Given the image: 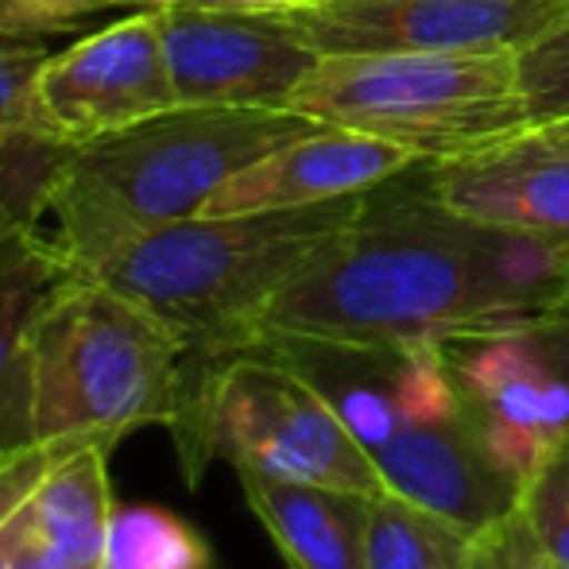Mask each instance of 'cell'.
I'll return each instance as SVG.
<instances>
[{
	"instance_id": "6da1fadb",
	"label": "cell",
	"mask_w": 569,
	"mask_h": 569,
	"mask_svg": "<svg viewBox=\"0 0 569 569\" xmlns=\"http://www.w3.org/2000/svg\"><path fill=\"white\" fill-rule=\"evenodd\" d=\"M403 174L368 190L357 218L268 302L256 338L442 345L523 326L569 291V237L461 218L438 202L427 163L411 187Z\"/></svg>"
},
{
	"instance_id": "7a4b0ae2",
	"label": "cell",
	"mask_w": 569,
	"mask_h": 569,
	"mask_svg": "<svg viewBox=\"0 0 569 569\" xmlns=\"http://www.w3.org/2000/svg\"><path fill=\"white\" fill-rule=\"evenodd\" d=\"M368 194L322 206L237 218H187L124 240L86 276L171 326L187 345L182 411L194 403L202 376L229 352L256 341L268 302L302 271V263L360 213ZM179 427V422H174Z\"/></svg>"
},
{
	"instance_id": "3957f363",
	"label": "cell",
	"mask_w": 569,
	"mask_h": 569,
	"mask_svg": "<svg viewBox=\"0 0 569 569\" xmlns=\"http://www.w3.org/2000/svg\"><path fill=\"white\" fill-rule=\"evenodd\" d=\"M310 128L291 109L174 106L82 143L51 198L54 240L86 276L124 240L198 218L232 174Z\"/></svg>"
},
{
	"instance_id": "277c9868",
	"label": "cell",
	"mask_w": 569,
	"mask_h": 569,
	"mask_svg": "<svg viewBox=\"0 0 569 569\" xmlns=\"http://www.w3.org/2000/svg\"><path fill=\"white\" fill-rule=\"evenodd\" d=\"M187 345L98 276H74L39 310L28 345V438L174 430Z\"/></svg>"
},
{
	"instance_id": "5b68a950",
	"label": "cell",
	"mask_w": 569,
	"mask_h": 569,
	"mask_svg": "<svg viewBox=\"0 0 569 569\" xmlns=\"http://www.w3.org/2000/svg\"><path fill=\"white\" fill-rule=\"evenodd\" d=\"M291 113L396 143L415 163H450L535 128L519 54H326Z\"/></svg>"
},
{
	"instance_id": "8992f818",
	"label": "cell",
	"mask_w": 569,
	"mask_h": 569,
	"mask_svg": "<svg viewBox=\"0 0 569 569\" xmlns=\"http://www.w3.org/2000/svg\"><path fill=\"white\" fill-rule=\"evenodd\" d=\"M187 485L210 461L299 485H330L380 496L383 477L341 415L260 345L221 357L202 376L194 403L171 430Z\"/></svg>"
},
{
	"instance_id": "52a82bcc",
	"label": "cell",
	"mask_w": 569,
	"mask_h": 569,
	"mask_svg": "<svg viewBox=\"0 0 569 569\" xmlns=\"http://www.w3.org/2000/svg\"><path fill=\"white\" fill-rule=\"evenodd\" d=\"M106 438L0 446V569H98L113 511Z\"/></svg>"
},
{
	"instance_id": "ba28073f",
	"label": "cell",
	"mask_w": 569,
	"mask_h": 569,
	"mask_svg": "<svg viewBox=\"0 0 569 569\" xmlns=\"http://www.w3.org/2000/svg\"><path fill=\"white\" fill-rule=\"evenodd\" d=\"M318 54H523L569 23V0H322L283 16Z\"/></svg>"
},
{
	"instance_id": "9c48e42d",
	"label": "cell",
	"mask_w": 569,
	"mask_h": 569,
	"mask_svg": "<svg viewBox=\"0 0 569 569\" xmlns=\"http://www.w3.org/2000/svg\"><path fill=\"white\" fill-rule=\"evenodd\" d=\"M174 106L179 93L156 12H132L82 36L67 51L47 54L36 74V128L67 148H82Z\"/></svg>"
},
{
	"instance_id": "30bf717a",
	"label": "cell",
	"mask_w": 569,
	"mask_h": 569,
	"mask_svg": "<svg viewBox=\"0 0 569 569\" xmlns=\"http://www.w3.org/2000/svg\"><path fill=\"white\" fill-rule=\"evenodd\" d=\"M167 67L179 106L291 109L322 54L271 12H232L194 0L159 8Z\"/></svg>"
},
{
	"instance_id": "8fae6325",
	"label": "cell",
	"mask_w": 569,
	"mask_h": 569,
	"mask_svg": "<svg viewBox=\"0 0 569 569\" xmlns=\"http://www.w3.org/2000/svg\"><path fill=\"white\" fill-rule=\"evenodd\" d=\"M252 345L291 365L341 415L368 457L407 422L461 415L442 345H368L295 333H268Z\"/></svg>"
},
{
	"instance_id": "7c38bea8",
	"label": "cell",
	"mask_w": 569,
	"mask_h": 569,
	"mask_svg": "<svg viewBox=\"0 0 569 569\" xmlns=\"http://www.w3.org/2000/svg\"><path fill=\"white\" fill-rule=\"evenodd\" d=\"M461 411L485 453L523 485L569 438V380L523 326L477 330L442 341Z\"/></svg>"
},
{
	"instance_id": "4fadbf2b",
	"label": "cell",
	"mask_w": 569,
	"mask_h": 569,
	"mask_svg": "<svg viewBox=\"0 0 569 569\" xmlns=\"http://www.w3.org/2000/svg\"><path fill=\"white\" fill-rule=\"evenodd\" d=\"M415 167L407 151L349 128L315 124L310 132L279 143L252 167L232 174L226 187L210 198L206 218H237V213L299 210L338 198L368 194L388 179Z\"/></svg>"
},
{
	"instance_id": "5bb4252c",
	"label": "cell",
	"mask_w": 569,
	"mask_h": 569,
	"mask_svg": "<svg viewBox=\"0 0 569 569\" xmlns=\"http://www.w3.org/2000/svg\"><path fill=\"white\" fill-rule=\"evenodd\" d=\"M427 167L438 202L461 218L569 237V143L547 128H527L485 151Z\"/></svg>"
},
{
	"instance_id": "9a60e30c",
	"label": "cell",
	"mask_w": 569,
	"mask_h": 569,
	"mask_svg": "<svg viewBox=\"0 0 569 569\" xmlns=\"http://www.w3.org/2000/svg\"><path fill=\"white\" fill-rule=\"evenodd\" d=\"M372 461L388 492L450 519L469 535H480L519 503V485L485 453L465 411L407 422L372 450Z\"/></svg>"
},
{
	"instance_id": "2e32d148",
	"label": "cell",
	"mask_w": 569,
	"mask_h": 569,
	"mask_svg": "<svg viewBox=\"0 0 569 569\" xmlns=\"http://www.w3.org/2000/svg\"><path fill=\"white\" fill-rule=\"evenodd\" d=\"M237 480L287 569H365L372 496L260 472H237Z\"/></svg>"
},
{
	"instance_id": "e0dca14e",
	"label": "cell",
	"mask_w": 569,
	"mask_h": 569,
	"mask_svg": "<svg viewBox=\"0 0 569 569\" xmlns=\"http://www.w3.org/2000/svg\"><path fill=\"white\" fill-rule=\"evenodd\" d=\"M74 276L54 237L0 226V446L28 442V345L39 310Z\"/></svg>"
},
{
	"instance_id": "ac0fdd59",
	"label": "cell",
	"mask_w": 569,
	"mask_h": 569,
	"mask_svg": "<svg viewBox=\"0 0 569 569\" xmlns=\"http://www.w3.org/2000/svg\"><path fill=\"white\" fill-rule=\"evenodd\" d=\"M472 535L403 496H372L368 503L365 569H469Z\"/></svg>"
},
{
	"instance_id": "d6986e66",
	"label": "cell",
	"mask_w": 569,
	"mask_h": 569,
	"mask_svg": "<svg viewBox=\"0 0 569 569\" xmlns=\"http://www.w3.org/2000/svg\"><path fill=\"white\" fill-rule=\"evenodd\" d=\"M98 569H213V550L163 503L113 500Z\"/></svg>"
},
{
	"instance_id": "ffe728a7",
	"label": "cell",
	"mask_w": 569,
	"mask_h": 569,
	"mask_svg": "<svg viewBox=\"0 0 569 569\" xmlns=\"http://www.w3.org/2000/svg\"><path fill=\"white\" fill-rule=\"evenodd\" d=\"M70 156L74 148L39 128L0 132V226L39 229V221L51 218V198Z\"/></svg>"
},
{
	"instance_id": "44dd1931",
	"label": "cell",
	"mask_w": 569,
	"mask_h": 569,
	"mask_svg": "<svg viewBox=\"0 0 569 569\" xmlns=\"http://www.w3.org/2000/svg\"><path fill=\"white\" fill-rule=\"evenodd\" d=\"M519 511L539 539L542 555L558 569H569V438L535 465L519 485Z\"/></svg>"
},
{
	"instance_id": "7402d4cb",
	"label": "cell",
	"mask_w": 569,
	"mask_h": 569,
	"mask_svg": "<svg viewBox=\"0 0 569 569\" xmlns=\"http://www.w3.org/2000/svg\"><path fill=\"white\" fill-rule=\"evenodd\" d=\"M519 86L535 128L569 117V23L519 54Z\"/></svg>"
},
{
	"instance_id": "603a6c76",
	"label": "cell",
	"mask_w": 569,
	"mask_h": 569,
	"mask_svg": "<svg viewBox=\"0 0 569 569\" xmlns=\"http://www.w3.org/2000/svg\"><path fill=\"white\" fill-rule=\"evenodd\" d=\"M47 54L39 39L0 36V132L36 128V74Z\"/></svg>"
},
{
	"instance_id": "cb8c5ba5",
	"label": "cell",
	"mask_w": 569,
	"mask_h": 569,
	"mask_svg": "<svg viewBox=\"0 0 569 569\" xmlns=\"http://www.w3.org/2000/svg\"><path fill=\"white\" fill-rule=\"evenodd\" d=\"M117 8V0H0V36L43 39L74 31L90 16Z\"/></svg>"
},
{
	"instance_id": "d4e9b609",
	"label": "cell",
	"mask_w": 569,
	"mask_h": 569,
	"mask_svg": "<svg viewBox=\"0 0 569 569\" xmlns=\"http://www.w3.org/2000/svg\"><path fill=\"white\" fill-rule=\"evenodd\" d=\"M469 569H547L539 539L527 527L523 511L511 508L503 519L472 535V566Z\"/></svg>"
},
{
	"instance_id": "484cf974",
	"label": "cell",
	"mask_w": 569,
	"mask_h": 569,
	"mask_svg": "<svg viewBox=\"0 0 569 569\" xmlns=\"http://www.w3.org/2000/svg\"><path fill=\"white\" fill-rule=\"evenodd\" d=\"M527 330H531V338L542 345V352L550 357V365H555L558 372L569 380V291L555 302V307L542 310L539 318H531Z\"/></svg>"
},
{
	"instance_id": "4316f807",
	"label": "cell",
	"mask_w": 569,
	"mask_h": 569,
	"mask_svg": "<svg viewBox=\"0 0 569 569\" xmlns=\"http://www.w3.org/2000/svg\"><path fill=\"white\" fill-rule=\"evenodd\" d=\"M206 8H232V12H271V16H287V12H302V8H315L322 0H194Z\"/></svg>"
},
{
	"instance_id": "83f0119b",
	"label": "cell",
	"mask_w": 569,
	"mask_h": 569,
	"mask_svg": "<svg viewBox=\"0 0 569 569\" xmlns=\"http://www.w3.org/2000/svg\"><path fill=\"white\" fill-rule=\"evenodd\" d=\"M117 4H132L136 12H159V8L179 4V0H117Z\"/></svg>"
},
{
	"instance_id": "f1b7e54d",
	"label": "cell",
	"mask_w": 569,
	"mask_h": 569,
	"mask_svg": "<svg viewBox=\"0 0 569 569\" xmlns=\"http://www.w3.org/2000/svg\"><path fill=\"white\" fill-rule=\"evenodd\" d=\"M539 128H547L550 136H558V140L569 143V117L566 120H555V124H539Z\"/></svg>"
},
{
	"instance_id": "f546056e",
	"label": "cell",
	"mask_w": 569,
	"mask_h": 569,
	"mask_svg": "<svg viewBox=\"0 0 569 569\" xmlns=\"http://www.w3.org/2000/svg\"><path fill=\"white\" fill-rule=\"evenodd\" d=\"M547 569H558V566H555V562H550V558H547Z\"/></svg>"
}]
</instances>
